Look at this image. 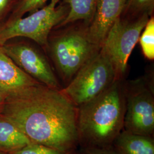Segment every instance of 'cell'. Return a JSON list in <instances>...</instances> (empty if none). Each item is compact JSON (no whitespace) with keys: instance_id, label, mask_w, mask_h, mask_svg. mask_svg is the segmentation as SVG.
Returning a JSON list of instances; mask_svg holds the SVG:
<instances>
[{"instance_id":"obj_19","label":"cell","mask_w":154,"mask_h":154,"mask_svg":"<svg viewBox=\"0 0 154 154\" xmlns=\"http://www.w3.org/2000/svg\"><path fill=\"white\" fill-rule=\"evenodd\" d=\"M82 154H116L112 146L107 147L81 148Z\"/></svg>"},{"instance_id":"obj_7","label":"cell","mask_w":154,"mask_h":154,"mask_svg":"<svg viewBox=\"0 0 154 154\" xmlns=\"http://www.w3.org/2000/svg\"><path fill=\"white\" fill-rule=\"evenodd\" d=\"M126 112L124 130L154 136V85L148 79L125 82Z\"/></svg>"},{"instance_id":"obj_17","label":"cell","mask_w":154,"mask_h":154,"mask_svg":"<svg viewBox=\"0 0 154 154\" xmlns=\"http://www.w3.org/2000/svg\"><path fill=\"white\" fill-rule=\"evenodd\" d=\"M57 149L39 143H29L22 148L8 154H67Z\"/></svg>"},{"instance_id":"obj_18","label":"cell","mask_w":154,"mask_h":154,"mask_svg":"<svg viewBox=\"0 0 154 154\" xmlns=\"http://www.w3.org/2000/svg\"><path fill=\"white\" fill-rule=\"evenodd\" d=\"M18 1V0H0V25L13 11Z\"/></svg>"},{"instance_id":"obj_14","label":"cell","mask_w":154,"mask_h":154,"mask_svg":"<svg viewBox=\"0 0 154 154\" xmlns=\"http://www.w3.org/2000/svg\"><path fill=\"white\" fill-rule=\"evenodd\" d=\"M143 55L149 60L154 59V17H149L139 39Z\"/></svg>"},{"instance_id":"obj_16","label":"cell","mask_w":154,"mask_h":154,"mask_svg":"<svg viewBox=\"0 0 154 154\" xmlns=\"http://www.w3.org/2000/svg\"><path fill=\"white\" fill-rule=\"evenodd\" d=\"M48 0H18L9 18H16L24 16L42 8Z\"/></svg>"},{"instance_id":"obj_1","label":"cell","mask_w":154,"mask_h":154,"mask_svg":"<svg viewBox=\"0 0 154 154\" xmlns=\"http://www.w3.org/2000/svg\"><path fill=\"white\" fill-rule=\"evenodd\" d=\"M0 114L32 142L66 153L78 149V107L61 90L39 83L9 94Z\"/></svg>"},{"instance_id":"obj_22","label":"cell","mask_w":154,"mask_h":154,"mask_svg":"<svg viewBox=\"0 0 154 154\" xmlns=\"http://www.w3.org/2000/svg\"><path fill=\"white\" fill-rule=\"evenodd\" d=\"M0 154H6V153H5V152H2V151H0Z\"/></svg>"},{"instance_id":"obj_3","label":"cell","mask_w":154,"mask_h":154,"mask_svg":"<svg viewBox=\"0 0 154 154\" xmlns=\"http://www.w3.org/2000/svg\"><path fill=\"white\" fill-rule=\"evenodd\" d=\"M46 48L61 78L67 85L100 49L90 38L87 27L69 29L52 38L49 37Z\"/></svg>"},{"instance_id":"obj_21","label":"cell","mask_w":154,"mask_h":154,"mask_svg":"<svg viewBox=\"0 0 154 154\" xmlns=\"http://www.w3.org/2000/svg\"><path fill=\"white\" fill-rule=\"evenodd\" d=\"M67 154H82V152L81 151L80 149H75V150L72 151L70 152H69V153H68Z\"/></svg>"},{"instance_id":"obj_12","label":"cell","mask_w":154,"mask_h":154,"mask_svg":"<svg viewBox=\"0 0 154 154\" xmlns=\"http://www.w3.org/2000/svg\"><path fill=\"white\" fill-rule=\"evenodd\" d=\"M30 143L14 122L0 114V151L9 154Z\"/></svg>"},{"instance_id":"obj_13","label":"cell","mask_w":154,"mask_h":154,"mask_svg":"<svg viewBox=\"0 0 154 154\" xmlns=\"http://www.w3.org/2000/svg\"><path fill=\"white\" fill-rule=\"evenodd\" d=\"M69 7V11L60 26L83 20L90 23L93 18L98 0H61Z\"/></svg>"},{"instance_id":"obj_11","label":"cell","mask_w":154,"mask_h":154,"mask_svg":"<svg viewBox=\"0 0 154 154\" xmlns=\"http://www.w3.org/2000/svg\"><path fill=\"white\" fill-rule=\"evenodd\" d=\"M112 147L116 154H154V137L123 130Z\"/></svg>"},{"instance_id":"obj_4","label":"cell","mask_w":154,"mask_h":154,"mask_svg":"<svg viewBox=\"0 0 154 154\" xmlns=\"http://www.w3.org/2000/svg\"><path fill=\"white\" fill-rule=\"evenodd\" d=\"M61 0H51L49 3L26 17L8 20L0 25V46L11 39H30L41 46L46 48L53 29L60 25L69 11V7Z\"/></svg>"},{"instance_id":"obj_6","label":"cell","mask_w":154,"mask_h":154,"mask_svg":"<svg viewBox=\"0 0 154 154\" xmlns=\"http://www.w3.org/2000/svg\"><path fill=\"white\" fill-rule=\"evenodd\" d=\"M151 16L143 14L126 19L121 16L105 37L100 50L109 57L120 79L124 76L128 58Z\"/></svg>"},{"instance_id":"obj_5","label":"cell","mask_w":154,"mask_h":154,"mask_svg":"<svg viewBox=\"0 0 154 154\" xmlns=\"http://www.w3.org/2000/svg\"><path fill=\"white\" fill-rule=\"evenodd\" d=\"M119 79L110 58L100 49L61 91L78 107L104 92Z\"/></svg>"},{"instance_id":"obj_15","label":"cell","mask_w":154,"mask_h":154,"mask_svg":"<svg viewBox=\"0 0 154 154\" xmlns=\"http://www.w3.org/2000/svg\"><path fill=\"white\" fill-rule=\"evenodd\" d=\"M154 8V0H127L123 12L126 11L127 14L133 16L132 17L143 14H148L151 16Z\"/></svg>"},{"instance_id":"obj_10","label":"cell","mask_w":154,"mask_h":154,"mask_svg":"<svg viewBox=\"0 0 154 154\" xmlns=\"http://www.w3.org/2000/svg\"><path fill=\"white\" fill-rule=\"evenodd\" d=\"M39 83L23 72L0 46V91L2 93L7 96Z\"/></svg>"},{"instance_id":"obj_8","label":"cell","mask_w":154,"mask_h":154,"mask_svg":"<svg viewBox=\"0 0 154 154\" xmlns=\"http://www.w3.org/2000/svg\"><path fill=\"white\" fill-rule=\"evenodd\" d=\"M22 71L37 82L51 88H62L45 55L32 45L25 42H6L1 46Z\"/></svg>"},{"instance_id":"obj_9","label":"cell","mask_w":154,"mask_h":154,"mask_svg":"<svg viewBox=\"0 0 154 154\" xmlns=\"http://www.w3.org/2000/svg\"><path fill=\"white\" fill-rule=\"evenodd\" d=\"M126 1L98 0L93 18L87 27V30L91 41L100 48L111 27L121 16Z\"/></svg>"},{"instance_id":"obj_2","label":"cell","mask_w":154,"mask_h":154,"mask_svg":"<svg viewBox=\"0 0 154 154\" xmlns=\"http://www.w3.org/2000/svg\"><path fill=\"white\" fill-rule=\"evenodd\" d=\"M125 112V82L119 79L98 96L78 107L79 147L112 146L124 128Z\"/></svg>"},{"instance_id":"obj_20","label":"cell","mask_w":154,"mask_h":154,"mask_svg":"<svg viewBox=\"0 0 154 154\" xmlns=\"http://www.w3.org/2000/svg\"><path fill=\"white\" fill-rule=\"evenodd\" d=\"M6 97V95L5 94H4L0 91V111H1V109H2L3 104L4 103Z\"/></svg>"}]
</instances>
